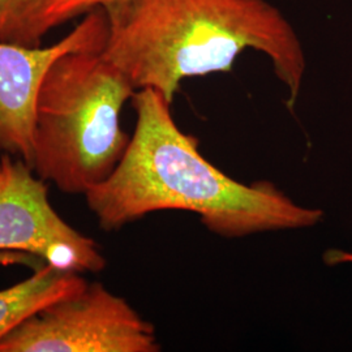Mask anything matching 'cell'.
I'll use <instances>...</instances> for the list:
<instances>
[{"label": "cell", "instance_id": "obj_8", "mask_svg": "<svg viewBox=\"0 0 352 352\" xmlns=\"http://www.w3.org/2000/svg\"><path fill=\"white\" fill-rule=\"evenodd\" d=\"M126 0H29L23 16L19 45L41 46L55 28L96 10L109 11Z\"/></svg>", "mask_w": 352, "mask_h": 352}, {"label": "cell", "instance_id": "obj_1", "mask_svg": "<svg viewBox=\"0 0 352 352\" xmlns=\"http://www.w3.org/2000/svg\"><path fill=\"white\" fill-rule=\"evenodd\" d=\"M135 132L113 174L85 195L106 231L148 214L183 210L223 238L317 225L322 210L296 204L270 182L243 184L210 164L199 140L174 120L171 103L153 89L136 90Z\"/></svg>", "mask_w": 352, "mask_h": 352}, {"label": "cell", "instance_id": "obj_4", "mask_svg": "<svg viewBox=\"0 0 352 352\" xmlns=\"http://www.w3.org/2000/svg\"><path fill=\"white\" fill-rule=\"evenodd\" d=\"M158 351L153 324L98 282L51 302L0 340V352Z\"/></svg>", "mask_w": 352, "mask_h": 352}, {"label": "cell", "instance_id": "obj_5", "mask_svg": "<svg viewBox=\"0 0 352 352\" xmlns=\"http://www.w3.org/2000/svg\"><path fill=\"white\" fill-rule=\"evenodd\" d=\"M0 251L25 252L80 274L106 267L97 241L52 208L46 182L24 160L8 154H0Z\"/></svg>", "mask_w": 352, "mask_h": 352}, {"label": "cell", "instance_id": "obj_6", "mask_svg": "<svg viewBox=\"0 0 352 352\" xmlns=\"http://www.w3.org/2000/svg\"><path fill=\"white\" fill-rule=\"evenodd\" d=\"M107 36V12L96 10L47 47L0 41V154L21 158L32 167L36 104L45 76L67 52L103 50Z\"/></svg>", "mask_w": 352, "mask_h": 352}, {"label": "cell", "instance_id": "obj_7", "mask_svg": "<svg viewBox=\"0 0 352 352\" xmlns=\"http://www.w3.org/2000/svg\"><path fill=\"white\" fill-rule=\"evenodd\" d=\"M88 280L75 272L45 264L12 287L0 291V340L26 318L62 298L84 289Z\"/></svg>", "mask_w": 352, "mask_h": 352}, {"label": "cell", "instance_id": "obj_3", "mask_svg": "<svg viewBox=\"0 0 352 352\" xmlns=\"http://www.w3.org/2000/svg\"><path fill=\"white\" fill-rule=\"evenodd\" d=\"M136 89L102 50L67 52L45 76L36 104L32 168L68 195H87L123 158L120 113Z\"/></svg>", "mask_w": 352, "mask_h": 352}, {"label": "cell", "instance_id": "obj_10", "mask_svg": "<svg viewBox=\"0 0 352 352\" xmlns=\"http://www.w3.org/2000/svg\"><path fill=\"white\" fill-rule=\"evenodd\" d=\"M325 261L329 265L352 263V253L342 251H329L325 254Z\"/></svg>", "mask_w": 352, "mask_h": 352}, {"label": "cell", "instance_id": "obj_9", "mask_svg": "<svg viewBox=\"0 0 352 352\" xmlns=\"http://www.w3.org/2000/svg\"><path fill=\"white\" fill-rule=\"evenodd\" d=\"M28 1L29 0H0V41L19 43Z\"/></svg>", "mask_w": 352, "mask_h": 352}, {"label": "cell", "instance_id": "obj_2", "mask_svg": "<svg viewBox=\"0 0 352 352\" xmlns=\"http://www.w3.org/2000/svg\"><path fill=\"white\" fill-rule=\"evenodd\" d=\"M102 55L136 90L170 103L190 77L231 72L244 51L266 55L295 107L307 60L289 19L267 0H126L106 11Z\"/></svg>", "mask_w": 352, "mask_h": 352}]
</instances>
